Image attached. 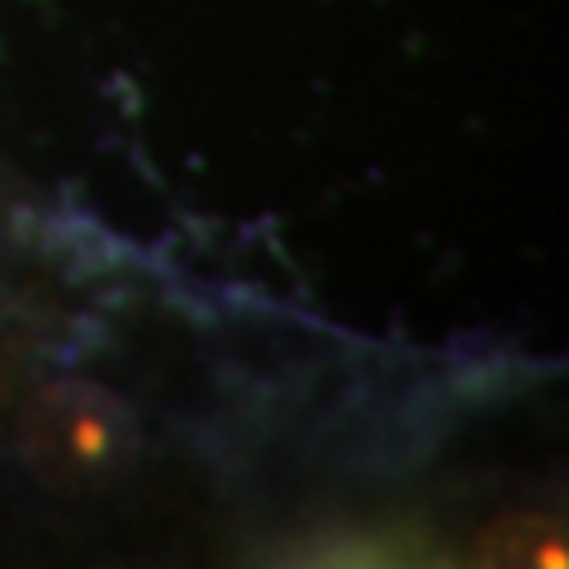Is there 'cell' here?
Wrapping results in <instances>:
<instances>
[{
	"label": "cell",
	"mask_w": 569,
	"mask_h": 569,
	"mask_svg": "<svg viewBox=\"0 0 569 569\" xmlns=\"http://www.w3.org/2000/svg\"><path fill=\"white\" fill-rule=\"evenodd\" d=\"M138 447V422L114 389L48 380L20 408V451L48 485H96L119 475Z\"/></svg>",
	"instance_id": "obj_1"
},
{
	"label": "cell",
	"mask_w": 569,
	"mask_h": 569,
	"mask_svg": "<svg viewBox=\"0 0 569 569\" xmlns=\"http://www.w3.org/2000/svg\"><path fill=\"white\" fill-rule=\"evenodd\" d=\"M470 569H569L565 522L550 512H508L479 531Z\"/></svg>",
	"instance_id": "obj_2"
}]
</instances>
